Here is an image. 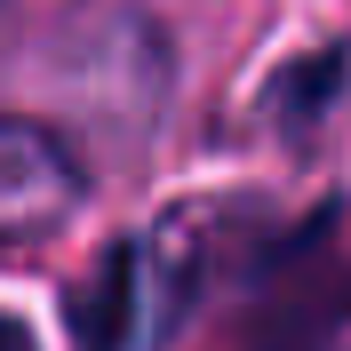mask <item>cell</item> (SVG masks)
<instances>
[{
	"label": "cell",
	"instance_id": "cell-1",
	"mask_svg": "<svg viewBox=\"0 0 351 351\" xmlns=\"http://www.w3.org/2000/svg\"><path fill=\"white\" fill-rule=\"evenodd\" d=\"M72 199H80L72 152L32 120H0V240H32L48 223H64Z\"/></svg>",
	"mask_w": 351,
	"mask_h": 351
},
{
	"label": "cell",
	"instance_id": "cell-2",
	"mask_svg": "<svg viewBox=\"0 0 351 351\" xmlns=\"http://www.w3.org/2000/svg\"><path fill=\"white\" fill-rule=\"evenodd\" d=\"M128 304H136V247H112L72 287V335H80V351H120L128 343V328H136Z\"/></svg>",
	"mask_w": 351,
	"mask_h": 351
},
{
	"label": "cell",
	"instance_id": "cell-3",
	"mask_svg": "<svg viewBox=\"0 0 351 351\" xmlns=\"http://www.w3.org/2000/svg\"><path fill=\"white\" fill-rule=\"evenodd\" d=\"M0 351H32V328H24V319H8V311H0Z\"/></svg>",
	"mask_w": 351,
	"mask_h": 351
}]
</instances>
